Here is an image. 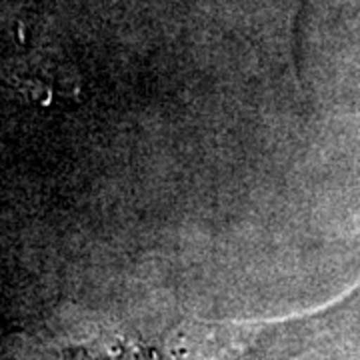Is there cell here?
Listing matches in <instances>:
<instances>
[{
	"instance_id": "obj_1",
	"label": "cell",
	"mask_w": 360,
	"mask_h": 360,
	"mask_svg": "<svg viewBox=\"0 0 360 360\" xmlns=\"http://www.w3.org/2000/svg\"><path fill=\"white\" fill-rule=\"evenodd\" d=\"M78 356L84 360H156L150 348L124 340L82 347L78 350Z\"/></svg>"
}]
</instances>
